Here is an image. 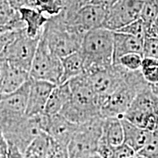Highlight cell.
Here are the masks:
<instances>
[{
    "instance_id": "cell-29",
    "label": "cell",
    "mask_w": 158,
    "mask_h": 158,
    "mask_svg": "<svg viewBox=\"0 0 158 158\" xmlns=\"http://www.w3.org/2000/svg\"><path fill=\"white\" fill-rule=\"evenodd\" d=\"M142 59L143 56L141 54L130 53L120 57L116 64H121L122 67L129 70H138L141 69Z\"/></svg>"
},
{
    "instance_id": "cell-25",
    "label": "cell",
    "mask_w": 158,
    "mask_h": 158,
    "mask_svg": "<svg viewBox=\"0 0 158 158\" xmlns=\"http://www.w3.org/2000/svg\"><path fill=\"white\" fill-rule=\"evenodd\" d=\"M32 8H35L40 13H46L50 16L58 15L62 10V0H34Z\"/></svg>"
},
{
    "instance_id": "cell-26",
    "label": "cell",
    "mask_w": 158,
    "mask_h": 158,
    "mask_svg": "<svg viewBox=\"0 0 158 158\" xmlns=\"http://www.w3.org/2000/svg\"><path fill=\"white\" fill-rule=\"evenodd\" d=\"M158 16V0H145L142 5L140 19L150 27Z\"/></svg>"
},
{
    "instance_id": "cell-17",
    "label": "cell",
    "mask_w": 158,
    "mask_h": 158,
    "mask_svg": "<svg viewBox=\"0 0 158 158\" xmlns=\"http://www.w3.org/2000/svg\"><path fill=\"white\" fill-rule=\"evenodd\" d=\"M128 109L158 116V98L152 89V84H149L136 94Z\"/></svg>"
},
{
    "instance_id": "cell-10",
    "label": "cell",
    "mask_w": 158,
    "mask_h": 158,
    "mask_svg": "<svg viewBox=\"0 0 158 158\" xmlns=\"http://www.w3.org/2000/svg\"><path fill=\"white\" fill-rule=\"evenodd\" d=\"M143 1L117 0L107 9L102 27L116 31L140 18Z\"/></svg>"
},
{
    "instance_id": "cell-3",
    "label": "cell",
    "mask_w": 158,
    "mask_h": 158,
    "mask_svg": "<svg viewBox=\"0 0 158 158\" xmlns=\"http://www.w3.org/2000/svg\"><path fill=\"white\" fill-rule=\"evenodd\" d=\"M113 31L100 27L87 31L80 48L84 59L85 71L113 64Z\"/></svg>"
},
{
    "instance_id": "cell-5",
    "label": "cell",
    "mask_w": 158,
    "mask_h": 158,
    "mask_svg": "<svg viewBox=\"0 0 158 158\" xmlns=\"http://www.w3.org/2000/svg\"><path fill=\"white\" fill-rule=\"evenodd\" d=\"M103 117L98 116L78 124L76 132L68 146L69 158H83L97 153Z\"/></svg>"
},
{
    "instance_id": "cell-45",
    "label": "cell",
    "mask_w": 158,
    "mask_h": 158,
    "mask_svg": "<svg viewBox=\"0 0 158 158\" xmlns=\"http://www.w3.org/2000/svg\"><path fill=\"white\" fill-rule=\"evenodd\" d=\"M141 1H145V0H141Z\"/></svg>"
},
{
    "instance_id": "cell-33",
    "label": "cell",
    "mask_w": 158,
    "mask_h": 158,
    "mask_svg": "<svg viewBox=\"0 0 158 158\" xmlns=\"http://www.w3.org/2000/svg\"><path fill=\"white\" fill-rule=\"evenodd\" d=\"M47 158H69L68 147L59 145L54 141V145Z\"/></svg>"
},
{
    "instance_id": "cell-18",
    "label": "cell",
    "mask_w": 158,
    "mask_h": 158,
    "mask_svg": "<svg viewBox=\"0 0 158 158\" xmlns=\"http://www.w3.org/2000/svg\"><path fill=\"white\" fill-rule=\"evenodd\" d=\"M19 12L21 21L25 24L27 34L31 37L40 36L48 17L32 7H21Z\"/></svg>"
},
{
    "instance_id": "cell-11",
    "label": "cell",
    "mask_w": 158,
    "mask_h": 158,
    "mask_svg": "<svg viewBox=\"0 0 158 158\" xmlns=\"http://www.w3.org/2000/svg\"><path fill=\"white\" fill-rule=\"evenodd\" d=\"M2 132L8 144L16 147L23 154L29 143L43 131L36 115L31 117L25 116Z\"/></svg>"
},
{
    "instance_id": "cell-43",
    "label": "cell",
    "mask_w": 158,
    "mask_h": 158,
    "mask_svg": "<svg viewBox=\"0 0 158 158\" xmlns=\"http://www.w3.org/2000/svg\"><path fill=\"white\" fill-rule=\"evenodd\" d=\"M130 158H138V157H137V156H136V155H135V156H133V157H130Z\"/></svg>"
},
{
    "instance_id": "cell-41",
    "label": "cell",
    "mask_w": 158,
    "mask_h": 158,
    "mask_svg": "<svg viewBox=\"0 0 158 158\" xmlns=\"http://www.w3.org/2000/svg\"><path fill=\"white\" fill-rule=\"evenodd\" d=\"M83 158H101L99 156L98 154H94V155H89V156H87V157H83Z\"/></svg>"
},
{
    "instance_id": "cell-44",
    "label": "cell",
    "mask_w": 158,
    "mask_h": 158,
    "mask_svg": "<svg viewBox=\"0 0 158 158\" xmlns=\"http://www.w3.org/2000/svg\"><path fill=\"white\" fill-rule=\"evenodd\" d=\"M0 158H5V157H2V156H0Z\"/></svg>"
},
{
    "instance_id": "cell-31",
    "label": "cell",
    "mask_w": 158,
    "mask_h": 158,
    "mask_svg": "<svg viewBox=\"0 0 158 158\" xmlns=\"http://www.w3.org/2000/svg\"><path fill=\"white\" fill-rule=\"evenodd\" d=\"M135 155L136 152L134 149L123 142L112 148L109 158H130Z\"/></svg>"
},
{
    "instance_id": "cell-28",
    "label": "cell",
    "mask_w": 158,
    "mask_h": 158,
    "mask_svg": "<svg viewBox=\"0 0 158 158\" xmlns=\"http://www.w3.org/2000/svg\"><path fill=\"white\" fill-rule=\"evenodd\" d=\"M136 154L144 158H158V129L152 132L147 143Z\"/></svg>"
},
{
    "instance_id": "cell-34",
    "label": "cell",
    "mask_w": 158,
    "mask_h": 158,
    "mask_svg": "<svg viewBox=\"0 0 158 158\" xmlns=\"http://www.w3.org/2000/svg\"><path fill=\"white\" fill-rule=\"evenodd\" d=\"M19 31L20 30L0 33V54L5 49V47L7 46V45L15 38Z\"/></svg>"
},
{
    "instance_id": "cell-35",
    "label": "cell",
    "mask_w": 158,
    "mask_h": 158,
    "mask_svg": "<svg viewBox=\"0 0 158 158\" xmlns=\"http://www.w3.org/2000/svg\"><path fill=\"white\" fill-rule=\"evenodd\" d=\"M13 7L19 10L21 7H31L34 0H7Z\"/></svg>"
},
{
    "instance_id": "cell-36",
    "label": "cell",
    "mask_w": 158,
    "mask_h": 158,
    "mask_svg": "<svg viewBox=\"0 0 158 158\" xmlns=\"http://www.w3.org/2000/svg\"><path fill=\"white\" fill-rule=\"evenodd\" d=\"M7 152H8V143L2 130L0 128V156L7 158Z\"/></svg>"
},
{
    "instance_id": "cell-7",
    "label": "cell",
    "mask_w": 158,
    "mask_h": 158,
    "mask_svg": "<svg viewBox=\"0 0 158 158\" xmlns=\"http://www.w3.org/2000/svg\"><path fill=\"white\" fill-rule=\"evenodd\" d=\"M62 60L53 54L40 37L29 75L33 79L45 81L55 85L60 84L62 76Z\"/></svg>"
},
{
    "instance_id": "cell-20",
    "label": "cell",
    "mask_w": 158,
    "mask_h": 158,
    "mask_svg": "<svg viewBox=\"0 0 158 158\" xmlns=\"http://www.w3.org/2000/svg\"><path fill=\"white\" fill-rule=\"evenodd\" d=\"M70 99L71 91L68 82L56 85L49 96L44 113L51 116L59 114Z\"/></svg>"
},
{
    "instance_id": "cell-27",
    "label": "cell",
    "mask_w": 158,
    "mask_h": 158,
    "mask_svg": "<svg viewBox=\"0 0 158 158\" xmlns=\"http://www.w3.org/2000/svg\"><path fill=\"white\" fill-rule=\"evenodd\" d=\"M148 27H149L139 18L135 21L130 23V24L125 26L123 28L118 29L116 31L126 33V34L133 35V36L138 37L140 39L144 40V38L147 37Z\"/></svg>"
},
{
    "instance_id": "cell-2",
    "label": "cell",
    "mask_w": 158,
    "mask_h": 158,
    "mask_svg": "<svg viewBox=\"0 0 158 158\" xmlns=\"http://www.w3.org/2000/svg\"><path fill=\"white\" fill-rule=\"evenodd\" d=\"M85 34L56 15L48 17L40 38L53 54L62 59L80 50Z\"/></svg>"
},
{
    "instance_id": "cell-22",
    "label": "cell",
    "mask_w": 158,
    "mask_h": 158,
    "mask_svg": "<svg viewBox=\"0 0 158 158\" xmlns=\"http://www.w3.org/2000/svg\"><path fill=\"white\" fill-rule=\"evenodd\" d=\"M62 64V76L60 84L68 82L85 72L84 56L80 50L61 59Z\"/></svg>"
},
{
    "instance_id": "cell-40",
    "label": "cell",
    "mask_w": 158,
    "mask_h": 158,
    "mask_svg": "<svg viewBox=\"0 0 158 158\" xmlns=\"http://www.w3.org/2000/svg\"><path fill=\"white\" fill-rule=\"evenodd\" d=\"M152 87L153 91L155 92V93L156 94V95H157V98H158V84H152Z\"/></svg>"
},
{
    "instance_id": "cell-23",
    "label": "cell",
    "mask_w": 158,
    "mask_h": 158,
    "mask_svg": "<svg viewBox=\"0 0 158 158\" xmlns=\"http://www.w3.org/2000/svg\"><path fill=\"white\" fill-rule=\"evenodd\" d=\"M54 141L45 132H41L29 143L23 152L24 158H47Z\"/></svg>"
},
{
    "instance_id": "cell-16",
    "label": "cell",
    "mask_w": 158,
    "mask_h": 158,
    "mask_svg": "<svg viewBox=\"0 0 158 158\" xmlns=\"http://www.w3.org/2000/svg\"><path fill=\"white\" fill-rule=\"evenodd\" d=\"M121 121L123 127L124 143L137 153L147 143L152 132L135 125L123 118H121Z\"/></svg>"
},
{
    "instance_id": "cell-9",
    "label": "cell",
    "mask_w": 158,
    "mask_h": 158,
    "mask_svg": "<svg viewBox=\"0 0 158 158\" xmlns=\"http://www.w3.org/2000/svg\"><path fill=\"white\" fill-rule=\"evenodd\" d=\"M127 71V69L118 64H113L108 68L85 71L101 106L106 99L124 81Z\"/></svg>"
},
{
    "instance_id": "cell-42",
    "label": "cell",
    "mask_w": 158,
    "mask_h": 158,
    "mask_svg": "<svg viewBox=\"0 0 158 158\" xmlns=\"http://www.w3.org/2000/svg\"><path fill=\"white\" fill-rule=\"evenodd\" d=\"M136 156H137V157H138V158H144V157H141V156L138 155H137V154H136Z\"/></svg>"
},
{
    "instance_id": "cell-8",
    "label": "cell",
    "mask_w": 158,
    "mask_h": 158,
    "mask_svg": "<svg viewBox=\"0 0 158 158\" xmlns=\"http://www.w3.org/2000/svg\"><path fill=\"white\" fill-rule=\"evenodd\" d=\"M30 78L15 92L0 94V128L5 130L26 116Z\"/></svg>"
},
{
    "instance_id": "cell-14",
    "label": "cell",
    "mask_w": 158,
    "mask_h": 158,
    "mask_svg": "<svg viewBox=\"0 0 158 158\" xmlns=\"http://www.w3.org/2000/svg\"><path fill=\"white\" fill-rule=\"evenodd\" d=\"M77 127L78 124L73 123L61 114H57L49 116L45 133L59 145L68 147Z\"/></svg>"
},
{
    "instance_id": "cell-37",
    "label": "cell",
    "mask_w": 158,
    "mask_h": 158,
    "mask_svg": "<svg viewBox=\"0 0 158 158\" xmlns=\"http://www.w3.org/2000/svg\"><path fill=\"white\" fill-rule=\"evenodd\" d=\"M9 68V63L5 61V59H0V90H1L2 84L3 80L7 71Z\"/></svg>"
},
{
    "instance_id": "cell-13",
    "label": "cell",
    "mask_w": 158,
    "mask_h": 158,
    "mask_svg": "<svg viewBox=\"0 0 158 158\" xmlns=\"http://www.w3.org/2000/svg\"><path fill=\"white\" fill-rule=\"evenodd\" d=\"M56 85L30 77L26 116L31 117L44 113L49 96Z\"/></svg>"
},
{
    "instance_id": "cell-39",
    "label": "cell",
    "mask_w": 158,
    "mask_h": 158,
    "mask_svg": "<svg viewBox=\"0 0 158 158\" xmlns=\"http://www.w3.org/2000/svg\"><path fill=\"white\" fill-rule=\"evenodd\" d=\"M116 1L117 0H92L90 3L95 4V5L102 6V7H105V8L108 9L112 5H114Z\"/></svg>"
},
{
    "instance_id": "cell-1",
    "label": "cell",
    "mask_w": 158,
    "mask_h": 158,
    "mask_svg": "<svg viewBox=\"0 0 158 158\" xmlns=\"http://www.w3.org/2000/svg\"><path fill=\"white\" fill-rule=\"evenodd\" d=\"M68 82L71 91V99L60 110L59 114L77 124L101 116V103L91 86L86 73Z\"/></svg>"
},
{
    "instance_id": "cell-6",
    "label": "cell",
    "mask_w": 158,
    "mask_h": 158,
    "mask_svg": "<svg viewBox=\"0 0 158 158\" xmlns=\"http://www.w3.org/2000/svg\"><path fill=\"white\" fill-rule=\"evenodd\" d=\"M40 37V35L37 37H29L26 28L21 29L2 51L0 59H5L11 66L29 72Z\"/></svg>"
},
{
    "instance_id": "cell-19",
    "label": "cell",
    "mask_w": 158,
    "mask_h": 158,
    "mask_svg": "<svg viewBox=\"0 0 158 158\" xmlns=\"http://www.w3.org/2000/svg\"><path fill=\"white\" fill-rule=\"evenodd\" d=\"M25 28L19 10L7 0H0V33L19 31Z\"/></svg>"
},
{
    "instance_id": "cell-15",
    "label": "cell",
    "mask_w": 158,
    "mask_h": 158,
    "mask_svg": "<svg viewBox=\"0 0 158 158\" xmlns=\"http://www.w3.org/2000/svg\"><path fill=\"white\" fill-rule=\"evenodd\" d=\"M143 40L126 33L114 31L113 64H116L118 59L130 53L142 55Z\"/></svg>"
},
{
    "instance_id": "cell-30",
    "label": "cell",
    "mask_w": 158,
    "mask_h": 158,
    "mask_svg": "<svg viewBox=\"0 0 158 158\" xmlns=\"http://www.w3.org/2000/svg\"><path fill=\"white\" fill-rule=\"evenodd\" d=\"M142 56L158 59V38L147 37L143 40Z\"/></svg>"
},
{
    "instance_id": "cell-24",
    "label": "cell",
    "mask_w": 158,
    "mask_h": 158,
    "mask_svg": "<svg viewBox=\"0 0 158 158\" xmlns=\"http://www.w3.org/2000/svg\"><path fill=\"white\" fill-rule=\"evenodd\" d=\"M29 78L30 75L28 71L9 64V68L2 84L0 94H8L15 92L21 88Z\"/></svg>"
},
{
    "instance_id": "cell-38",
    "label": "cell",
    "mask_w": 158,
    "mask_h": 158,
    "mask_svg": "<svg viewBox=\"0 0 158 158\" xmlns=\"http://www.w3.org/2000/svg\"><path fill=\"white\" fill-rule=\"evenodd\" d=\"M147 37H153L158 38V16L152 24L148 27Z\"/></svg>"
},
{
    "instance_id": "cell-21",
    "label": "cell",
    "mask_w": 158,
    "mask_h": 158,
    "mask_svg": "<svg viewBox=\"0 0 158 158\" xmlns=\"http://www.w3.org/2000/svg\"><path fill=\"white\" fill-rule=\"evenodd\" d=\"M100 141L112 147L123 143L124 133L121 118H103L102 135Z\"/></svg>"
},
{
    "instance_id": "cell-4",
    "label": "cell",
    "mask_w": 158,
    "mask_h": 158,
    "mask_svg": "<svg viewBox=\"0 0 158 158\" xmlns=\"http://www.w3.org/2000/svg\"><path fill=\"white\" fill-rule=\"evenodd\" d=\"M150 84L141 70H129L124 81L106 99L100 107L102 117L122 118L130 108L136 94Z\"/></svg>"
},
{
    "instance_id": "cell-12",
    "label": "cell",
    "mask_w": 158,
    "mask_h": 158,
    "mask_svg": "<svg viewBox=\"0 0 158 158\" xmlns=\"http://www.w3.org/2000/svg\"><path fill=\"white\" fill-rule=\"evenodd\" d=\"M106 13L107 9L102 6L89 3L81 7L66 23L86 33L92 29L102 27Z\"/></svg>"
},
{
    "instance_id": "cell-32",
    "label": "cell",
    "mask_w": 158,
    "mask_h": 158,
    "mask_svg": "<svg viewBox=\"0 0 158 158\" xmlns=\"http://www.w3.org/2000/svg\"><path fill=\"white\" fill-rule=\"evenodd\" d=\"M144 79L150 84H158V65L140 69Z\"/></svg>"
}]
</instances>
